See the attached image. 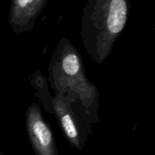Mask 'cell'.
<instances>
[{
  "mask_svg": "<svg viewBox=\"0 0 155 155\" xmlns=\"http://www.w3.org/2000/svg\"><path fill=\"white\" fill-rule=\"evenodd\" d=\"M64 71L69 76H74L80 69V61L78 57L74 54H69L64 58L62 62Z\"/></svg>",
  "mask_w": 155,
  "mask_h": 155,
  "instance_id": "3957f363",
  "label": "cell"
},
{
  "mask_svg": "<svg viewBox=\"0 0 155 155\" xmlns=\"http://www.w3.org/2000/svg\"><path fill=\"white\" fill-rule=\"evenodd\" d=\"M30 128L40 155H53L51 152L52 136L46 124L38 118L32 122Z\"/></svg>",
  "mask_w": 155,
  "mask_h": 155,
  "instance_id": "7a4b0ae2",
  "label": "cell"
},
{
  "mask_svg": "<svg viewBox=\"0 0 155 155\" xmlns=\"http://www.w3.org/2000/svg\"><path fill=\"white\" fill-rule=\"evenodd\" d=\"M127 5L124 0H113L110 2L107 26L112 34H118L123 30L127 22Z\"/></svg>",
  "mask_w": 155,
  "mask_h": 155,
  "instance_id": "6da1fadb",
  "label": "cell"
},
{
  "mask_svg": "<svg viewBox=\"0 0 155 155\" xmlns=\"http://www.w3.org/2000/svg\"><path fill=\"white\" fill-rule=\"evenodd\" d=\"M61 124L64 130L69 139H74L77 137V131L75 124L70 115L66 114L62 117Z\"/></svg>",
  "mask_w": 155,
  "mask_h": 155,
  "instance_id": "277c9868",
  "label": "cell"
}]
</instances>
